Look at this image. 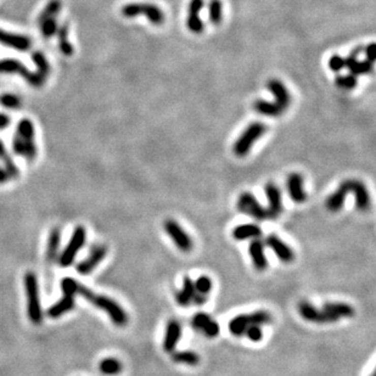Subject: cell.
I'll return each instance as SVG.
<instances>
[{"label":"cell","instance_id":"obj_1","mask_svg":"<svg viewBox=\"0 0 376 376\" xmlns=\"http://www.w3.org/2000/svg\"><path fill=\"white\" fill-rule=\"evenodd\" d=\"M77 294L83 296L84 300L90 302L91 304H94L99 309L106 313L110 317L111 322L116 326H126L128 324L129 318L127 312L115 300H112V298L104 295L95 294L90 289H88L87 286L81 285V284H78Z\"/></svg>","mask_w":376,"mask_h":376},{"label":"cell","instance_id":"obj_2","mask_svg":"<svg viewBox=\"0 0 376 376\" xmlns=\"http://www.w3.org/2000/svg\"><path fill=\"white\" fill-rule=\"evenodd\" d=\"M24 291L27 297V314L32 324L39 325L43 322V310L39 296V285L37 275L33 272H27L23 276Z\"/></svg>","mask_w":376,"mask_h":376},{"label":"cell","instance_id":"obj_3","mask_svg":"<svg viewBox=\"0 0 376 376\" xmlns=\"http://www.w3.org/2000/svg\"><path fill=\"white\" fill-rule=\"evenodd\" d=\"M78 283L72 278H64L61 281V289H62V298L57 303L52 304L48 309V317L51 319H57L62 317L64 314L71 312L76 306V295Z\"/></svg>","mask_w":376,"mask_h":376},{"label":"cell","instance_id":"obj_4","mask_svg":"<svg viewBox=\"0 0 376 376\" xmlns=\"http://www.w3.org/2000/svg\"><path fill=\"white\" fill-rule=\"evenodd\" d=\"M272 322V316L269 312L264 309L255 310L252 313L247 314H240V316L234 317L228 324V329H229L230 334L240 337L243 336V332L247 326L249 325H266Z\"/></svg>","mask_w":376,"mask_h":376},{"label":"cell","instance_id":"obj_5","mask_svg":"<svg viewBox=\"0 0 376 376\" xmlns=\"http://www.w3.org/2000/svg\"><path fill=\"white\" fill-rule=\"evenodd\" d=\"M267 127L262 122H254L247 126V128L242 132V134L237 138L233 146L234 153L237 157H245L251 151L256 141L263 137Z\"/></svg>","mask_w":376,"mask_h":376},{"label":"cell","instance_id":"obj_6","mask_svg":"<svg viewBox=\"0 0 376 376\" xmlns=\"http://www.w3.org/2000/svg\"><path fill=\"white\" fill-rule=\"evenodd\" d=\"M121 14L127 18H133L139 16V15H145L147 20L152 24L160 26L165 22V12H163L159 6L150 3H129L122 6Z\"/></svg>","mask_w":376,"mask_h":376},{"label":"cell","instance_id":"obj_7","mask_svg":"<svg viewBox=\"0 0 376 376\" xmlns=\"http://www.w3.org/2000/svg\"><path fill=\"white\" fill-rule=\"evenodd\" d=\"M0 73H18L29 83L32 87L41 88L45 82H47V76L42 75L39 71L37 72H30L23 64L20 61L14 60V58H6V60H0Z\"/></svg>","mask_w":376,"mask_h":376},{"label":"cell","instance_id":"obj_8","mask_svg":"<svg viewBox=\"0 0 376 376\" xmlns=\"http://www.w3.org/2000/svg\"><path fill=\"white\" fill-rule=\"evenodd\" d=\"M85 240H87V230H85V228L82 226L76 227L69 243H67V246L60 256V260H58V263H60L61 267L67 268L72 266L78 252L84 246Z\"/></svg>","mask_w":376,"mask_h":376},{"label":"cell","instance_id":"obj_9","mask_svg":"<svg viewBox=\"0 0 376 376\" xmlns=\"http://www.w3.org/2000/svg\"><path fill=\"white\" fill-rule=\"evenodd\" d=\"M236 207L243 214H247L256 221L267 220V209L257 201L256 196L249 191H243L237 199Z\"/></svg>","mask_w":376,"mask_h":376},{"label":"cell","instance_id":"obj_10","mask_svg":"<svg viewBox=\"0 0 376 376\" xmlns=\"http://www.w3.org/2000/svg\"><path fill=\"white\" fill-rule=\"evenodd\" d=\"M165 227V232L167 235L171 237L174 245L180 249L181 252H190L194 248V242L189 234L181 228V226L178 222L174 220H167L163 224Z\"/></svg>","mask_w":376,"mask_h":376},{"label":"cell","instance_id":"obj_11","mask_svg":"<svg viewBox=\"0 0 376 376\" xmlns=\"http://www.w3.org/2000/svg\"><path fill=\"white\" fill-rule=\"evenodd\" d=\"M298 313L304 320L317 323V324H329V323L338 322L336 317L331 316L323 308H317L308 301H301L298 303Z\"/></svg>","mask_w":376,"mask_h":376},{"label":"cell","instance_id":"obj_12","mask_svg":"<svg viewBox=\"0 0 376 376\" xmlns=\"http://www.w3.org/2000/svg\"><path fill=\"white\" fill-rule=\"evenodd\" d=\"M344 183H346L347 185L348 193L353 194L354 195V199H356V207L362 212L369 211L371 206V199L365 184L363 183V181L356 179L344 180Z\"/></svg>","mask_w":376,"mask_h":376},{"label":"cell","instance_id":"obj_13","mask_svg":"<svg viewBox=\"0 0 376 376\" xmlns=\"http://www.w3.org/2000/svg\"><path fill=\"white\" fill-rule=\"evenodd\" d=\"M191 326L197 331H201L206 337L214 338L220 335V325L215 320L206 313H196L191 318Z\"/></svg>","mask_w":376,"mask_h":376},{"label":"cell","instance_id":"obj_14","mask_svg":"<svg viewBox=\"0 0 376 376\" xmlns=\"http://www.w3.org/2000/svg\"><path fill=\"white\" fill-rule=\"evenodd\" d=\"M106 255H107L106 246L104 245L95 246V247L90 251L88 257L77 266V272L81 274V275H89V274L93 273L94 270L97 269L99 264L105 260Z\"/></svg>","mask_w":376,"mask_h":376},{"label":"cell","instance_id":"obj_15","mask_svg":"<svg viewBox=\"0 0 376 376\" xmlns=\"http://www.w3.org/2000/svg\"><path fill=\"white\" fill-rule=\"evenodd\" d=\"M266 196L268 200V207L266 208L268 218L275 220L283 212L281 190L274 183H268L266 185Z\"/></svg>","mask_w":376,"mask_h":376},{"label":"cell","instance_id":"obj_16","mask_svg":"<svg viewBox=\"0 0 376 376\" xmlns=\"http://www.w3.org/2000/svg\"><path fill=\"white\" fill-rule=\"evenodd\" d=\"M266 245L272 248L274 255L279 258L283 263H292L295 260V252L288 243H285L275 234H270L266 237Z\"/></svg>","mask_w":376,"mask_h":376},{"label":"cell","instance_id":"obj_17","mask_svg":"<svg viewBox=\"0 0 376 376\" xmlns=\"http://www.w3.org/2000/svg\"><path fill=\"white\" fill-rule=\"evenodd\" d=\"M12 150L17 156L23 157L27 161H33L38 155L36 141L23 139L17 133H15L14 139H12Z\"/></svg>","mask_w":376,"mask_h":376},{"label":"cell","instance_id":"obj_18","mask_svg":"<svg viewBox=\"0 0 376 376\" xmlns=\"http://www.w3.org/2000/svg\"><path fill=\"white\" fill-rule=\"evenodd\" d=\"M286 189L291 200L296 203H303L307 200V194L303 187V177L300 173H291L286 179Z\"/></svg>","mask_w":376,"mask_h":376},{"label":"cell","instance_id":"obj_19","mask_svg":"<svg viewBox=\"0 0 376 376\" xmlns=\"http://www.w3.org/2000/svg\"><path fill=\"white\" fill-rule=\"evenodd\" d=\"M0 44L18 51H28L32 47V41L26 36L14 35L0 29Z\"/></svg>","mask_w":376,"mask_h":376},{"label":"cell","instance_id":"obj_20","mask_svg":"<svg viewBox=\"0 0 376 376\" xmlns=\"http://www.w3.org/2000/svg\"><path fill=\"white\" fill-rule=\"evenodd\" d=\"M181 324L178 320H169L166 328L165 338H163V350L167 353H173L177 348L178 342L181 337Z\"/></svg>","mask_w":376,"mask_h":376},{"label":"cell","instance_id":"obj_21","mask_svg":"<svg viewBox=\"0 0 376 376\" xmlns=\"http://www.w3.org/2000/svg\"><path fill=\"white\" fill-rule=\"evenodd\" d=\"M267 89L274 95L275 98V103L279 105L284 110H286L291 104V95L285 84L279 79H270L267 83Z\"/></svg>","mask_w":376,"mask_h":376},{"label":"cell","instance_id":"obj_22","mask_svg":"<svg viewBox=\"0 0 376 376\" xmlns=\"http://www.w3.org/2000/svg\"><path fill=\"white\" fill-rule=\"evenodd\" d=\"M248 254L252 258V263L258 272H264L268 268V261L264 254V243L260 239H254L249 242Z\"/></svg>","mask_w":376,"mask_h":376},{"label":"cell","instance_id":"obj_23","mask_svg":"<svg viewBox=\"0 0 376 376\" xmlns=\"http://www.w3.org/2000/svg\"><path fill=\"white\" fill-rule=\"evenodd\" d=\"M348 194L350 193H348L347 185L343 180L341 183V185L325 200V207L328 208L330 212H338L342 207H343L344 200H346V196Z\"/></svg>","mask_w":376,"mask_h":376},{"label":"cell","instance_id":"obj_24","mask_svg":"<svg viewBox=\"0 0 376 376\" xmlns=\"http://www.w3.org/2000/svg\"><path fill=\"white\" fill-rule=\"evenodd\" d=\"M323 309L336 317L338 320L341 318H352L356 314L354 308L351 304L344 303V302H328L323 306Z\"/></svg>","mask_w":376,"mask_h":376},{"label":"cell","instance_id":"obj_25","mask_svg":"<svg viewBox=\"0 0 376 376\" xmlns=\"http://www.w3.org/2000/svg\"><path fill=\"white\" fill-rule=\"evenodd\" d=\"M233 237L235 240H247V239H258L262 236V229L257 224H241L234 228Z\"/></svg>","mask_w":376,"mask_h":376},{"label":"cell","instance_id":"obj_26","mask_svg":"<svg viewBox=\"0 0 376 376\" xmlns=\"http://www.w3.org/2000/svg\"><path fill=\"white\" fill-rule=\"evenodd\" d=\"M196 290L194 281L189 276H185L183 280V289L175 294V300H177L178 304L181 307H187L193 301L194 295H195Z\"/></svg>","mask_w":376,"mask_h":376},{"label":"cell","instance_id":"obj_27","mask_svg":"<svg viewBox=\"0 0 376 376\" xmlns=\"http://www.w3.org/2000/svg\"><path fill=\"white\" fill-rule=\"evenodd\" d=\"M254 109L256 110V112L266 117H279L285 111L276 103H269V101L263 100V99H258V100L255 101Z\"/></svg>","mask_w":376,"mask_h":376},{"label":"cell","instance_id":"obj_28","mask_svg":"<svg viewBox=\"0 0 376 376\" xmlns=\"http://www.w3.org/2000/svg\"><path fill=\"white\" fill-rule=\"evenodd\" d=\"M0 161H2L3 166H4V169L6 174L9 175V178H10V179H18V177H20V171H18L17 166L15 165L14 161H12L11 156L9 155L8 151H6L2 140H0Z\"/></svg>","mask_w":376,"mask_h":376},{"label":"cell","instance_id":"obj_29","mask_svg":"<svg viewBox=\"0 0 376 376\" xmlns=\"http://www.w3.org/2000/svg\"><path fill=\"white\" fill-rule=\"evenodd\" d=\"M61 232L58 228H54L49 235L48 246H47V261L48 263H54L57 257L58 247H60Z\"/></svg>","mask_w":376,"mask_h":376},{"label":"cell","instance_id":"obj_30","mask_svg":"<svg viewBox=\"0 0 376 376\" xmlns=\"http://www.w3.org/2000/svg\"><path fill=\"white\" fill-rule=\"evenodd\" d=\"M122 369H123L122 363L119 362L118 359L112 358V357L105 358L99 363V370H100L101 374L107 375V376L118 375L119 372L122 371Z\"/></svg>","mask_w":376,"mask_h":376},{"label":"cell","instance_id":"obj_31","mask_svg":"<svg viewBox=\"0 0 376 376\" xmlns=\"http://www.w3.org/2000/svg\"><path fill=\"white\" fill-rule=\"evenodd\" d=\"M58 35V48L65 56H71L73 54V47L69 41V24L64 23L60 28H57Z\"/></svg>","mask_w":376,"mask_h":376},{"label":"cell","instance_id":"obj_32","mask_svg":"<svg viewBox=\"0 0 376 376\" xmlns=\"http://www.w3.org/2000/svg\"><path fill=\"white\" fill-rule=\"evenodd\" d=\"M172 360L175 363H179V364L194 366L200 363V357L193 351H179V352H173Z\"/></svg>","mask_w":376,"mask_h":376},{"label":"cell","instance_id":"obj_33","mask_svg":"<svg viewBox=\"0 0 376 376\" xmlns=\"http://www.w3.org/2000/svg\"><path fill=\"white\" fill-rule=\"evenodd\" d=\"M208 20L212 24H220L223 20V4L221 0H211L208 4Z\"/></svg>","mask_w":376,"mask_h":376},{"label":"cell","instance_id":"obj_34","mask_svg":"<svg viewBox=\"0 0 376 376\" xmlns=\"http://www.w3.org/2000/svg\"><path fill=\"white\" fill-rule=\"evenodd\" d=\"M346 69L350 71L351 75L353 76H360V75H366V73L372 72V62L368 60L359 61L357 58L356 61H353L352 64H350Z\"/></svg>","mask_w":376,"mask_h":376},{"label":"cell","instance_id":"obj_35","mask_svg":"<svg viewBox=\"0 0 376 376\" xmlns=\"http://www.w3.org/2000/svg\"><path fill=\"white\" fill-rule=\"evenodd\" d=\"M61 2L60 0H50L48 3L47 6L44 8V10L41 12V15L38 16V23L42 22V21L47 20V18L50 17H56L58 15V12L61 10Z\"/></svg>","mask_w":376,"mask_h":376},{"label":"cell","instance_id":"obj_36","mask_svg":"<svg viewBox=\"0 0 376 376\" xmlns=\"http://www.w3.org/2000/svg\"><path fill=\"white\" fill-rule=\"evenodd\" d=\"M16 133L20 135L21 138L27 140H35V126H33L32 121L23 118L18 122L17 132Z\"/></svg>","mask_w":376,"mask_h":376},{"label":"cell","instance_id":"obj_37","mask_svg":"<svg viewBox=\"0 0 376 376\" xmlns=\"http://www.w3.org/2000/svg\"><path fill=\"white\" fill-rule=\"evenodd\" d=\"M335 84L336 87L344 89V90H352L357 87L358 84V79H357L356 76L353 75H341V76H336L335 78Z\"/></svg>","mask_w":376,"mask_h":376},{"label":"cell","instance_id":"obj_38","mask_svg":"<svg viewBox=\"0 0 376 376\" xmlns=\"http://www.w3.org/2000/svg\"><path fill=\"white\" fill-rule=\"evenodd\" d=\"M39 27H41V32L42 35L44 38H51L52 36L55 35V33L57 32V20L56 17H50V18H47V20L42 21V22H39Z\"/></svg>","mask_w":376,"mask_h":376},{"label":"cell","instance_id":"obj_39","mask_svg":"<svg viewBox=\"0 0 376 376\" xmlns=\"http://www.w3.org/2000/svg\"><path fill=\"white\" fill-rule=\"evenodd\" d=\"M186 27L191 33H195V35H200L205 29V23L201 20V17L199 15H191L187 14L186 18Z\"/></svg>","mask_w":376,"mask_h":376},{"label":"cell","instance_id":"obj_40","mask_svg":"<svg viewBox=\"0 0 376 376\" xmlns=\"http://www.w3.org/2000/svg\"><path fill=\"white\" fill-rule=\"evenodd\" d=\"M194 285H195L196 292H200V294L202 295H208L209 292H211L212 288H213V283H212L211 278H208L207 275L199 276V278L194 281Z\"/></svg>","mask_w":376,"mask_h":376},{"label":"cell","instance_id":"obj_41","mask_svg":"<svg viewBox=\"0 0 376 376\" xmlns=\"http://www.w3.org/2000/svg\"><path fill=\"white\" fill-rule=\"evenodd\" d=\"M0 105L6 107V109L16 110L22 106V101L17 95L14 94H3L0 95Z\"/></svg>","mask_w":376,"mask_h":376},{"label":"cell","instance_id":"obj_42","mask_svg":"<svg viewBox=\"0 0 376 376\" xmlns=\"http://www.w3.org/2000/svg\"><path fill=\"white\" fill-rule=\"evenodd\" d=\"M243 336H246L252 342H260L263 338V330L261 325H249L246 328Z\"/></svg>","mask_w":376,"mask_h":376},{"label":"cell","instance_id":"obj_43","mask_svg":"<svg viewBox=\"0 0 376 376\" xmlns=\"http://www.w3.org/2000/svg\"><path fill=\"white\" fill-rule=\"evenodd\" d=\"M329 69L332 72H340L341 70L344 69V58L340 56V55H332L329 58Z\"/></svg>","mask_w":376,"mask_h":376},{"label":"cell","instance_id":"obj_44","mask_svg":"<svg viewBox=\"0 0 376 376\" xmlns=\"http://www.w3.org/2000/svg\"><path fill=\"white\" fill-rule=\"evenodd\" d=\"M205 6V2L203 0H190L189 8H187V14L191 15H199Z\"/></svg>","mask_w":376,"mask_h":376},{"label":"cell","instance_id":"obj_45","mask_svg":"<svg viewBox=\"0 0 376 376\" xmlns=\"http://www.w3.org/2000/svg\"><path fill=\"white\" fill-rule=\"evenodd\" d=\"M364 54H365V60L370 61V62H374L376 58V54H375V43H370L369 45H366L364 48Z\"/></svg>","mask_w":376,"mask_h":376},{"label":"cell","instance_id":"obj_46","mask_svg":"<svg viewBox=\"0 0 376 376\" xmlns=\"http://www.w3.org/2000/svg\"><path fill=\"white\" fill-rule=\"evenodd\" d=\"M206 302H207V295H202V294H200V292H195L191 303L196 304V306H202V304H205Z\"/></svg>","mask_w":376,"mask_h":376},{"label":"cell","instance_id":"obj_47","mask_svg":"<svg viewBox=\"0 0 376 376\" xmlns=\"http://www.w3.org/2000/svg\"><path fill=\"white\" fill-rule=\"evenodd\" d=\"M10 123V118L4 113H0V129H4L9 126Z\"/></svg>","mask_w":376,"mask_h":376},{"label":"cell","instance_id":"obj_48","mask_svg":"<svg viewBox=\"0 0 376 376\" xmlns=\"http://www.w3.org/2000/svg\"><path fill=\"white\" fill-rule=\"evenodd\" d=\"M9 180H10V178H9V175L6 174L5 169L3 167H0V184L8 183Z\"/></svg>","mask_w":376,"mask_h":376},{"label":"cell","instance_id":"obj_49","mask_svg":"<svg viewBox=\"0 0 376 376\" xmlns=\"http://www.w3.org/2000/svg\"><path fill=\"white\" fill-rule=\"evenodd\" d=\"M370 376H376V375H375V372H372V374H371Z\"/></svg>","mask_w":376,"mask_h":376}]
</instances>
